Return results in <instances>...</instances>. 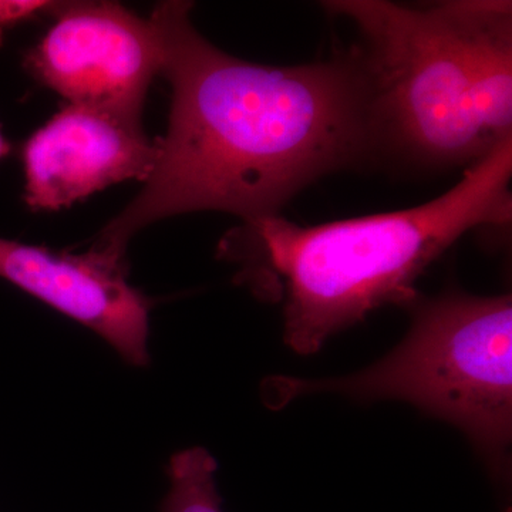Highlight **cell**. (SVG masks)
Here are the masks:
<instances>
[{"instance_id":"obj_3","label":"cell","mask_w":512,"mask_h":512,"mask_svg":"<svg viewBox=\"0 0 512 512\" xmlns=\"http://www.w3.org/2000/svg\"><path fill=\"white\" fill-rule=\"evenodd\" d=\"M512 140L470 165L453 188L419 207L301 227L248 224L266 265L284 282L285 342L309 355L387 305H412L416 282L478 227L510 224Z\"/></svg>"},{"instance_id":"obj_9","label":"cell","mask_w":512,"mask_h":512,"mask_svg":"<svg viewBox=\"0 0 512 512\" xmlns=\"http://www.w3.org/2000/svg\"><path fill=\"white\" fill-rule=\"evenodd\" d=\"M55 6L56 3L43 0H0V45L10 29L42 13L52 12Z\"/></svg>"},{"instance_id":"obj_8","label":"cell","mask_w":512,"mask_h":512,"mask_svg":"<svg viewBox=\"0 0 512 512\" xmlns=\"http://www.w3.org/2000/svg\"><path fill=\"white\" fill-rule=\"evenodd\" d=\"M217 461L201 447L188 448L171 458V488L161 512H222L215 485Z\"/></svg>"},{"instance_id":"obj_10","label":"cell","mask_w":512,"mask_h":512,"mask_svg":"<svg viewBox=\"0 0 512 512\" xmlns=\"http://www.w3.org/2000/svg\"><path fill=\"white\" fill-rule=\"evenodd\" d=\"M9 148L8 141H6L2 133H0V158L5 157L6 154L9 153Z\"/></svg>"},{"instance_id":"obj_6","label":"cell","mask_w":512,"mask_h":512,"mask_svg":"<svg viewBox=\"0 0 512 512\" xmlns=\"http://www.w3.org/2000/svg\"><path fill=\"white\" fill-rule=\"evenodd\" d=\"M157 153L141 117L69 103L23 148L26 204L57 211L121 181L144 183Z\"/></svg>"},{"instance_id":"obj_7","label":"cell","mask_w":512,"mask_h":512,"mask_svg":"<svg viewBox=\"0 0 512 512\" xmlns=\"http://www.w3.org/2000/svg\"><path fill=\"white\" fill-rule=\"evenodd\" d=\"M0 278L92 329L131 365H147L150 303L128 284L124 258L0 238Z\"/></svg>"},{"instance_id":"obj_5","label":"cell","mask_w":512,"mask_h":512,"mask_svg":"<svg viewBox=\"0 0 512 512\" xmlns=\"http://www.w3.org/2000/svg\"><path fill=\"white\" fill-rule=\"evenodd\" d=\"M55 23L25 67L69 100L141 117L163 50L153 20L111 2L56 3Z\"/></svg>"},{"instance_id":"obj_2","label":"cell","mask_w":512,"mask_h":512,"mask_svg":"<svg viewBox=\"0 0 512 512\" xmlns=\"http://www.w3.org/2000/svg\"><path fill=\"white\" fill-rule=\"evenodd\" d=\"M323 8L359 32L379 163L468 168L512 140L511 2L332 0Z\"/></svg>"},{"instance_id":"obj_4","label":"cell","mask_w":512,"mask_h":512,"mask_svg":"<svg viewBox=\"0 0 512 512\" xmlns=\"http://www.w3.org/2000/svg\"><path fill=\"white\" fill-rule=\"evenodd\" d=\"M413 325L393 352L355 375L281 380L289 400L336 392L396 399L454 424L493 461H505L512 433L511 295L444 293L412 303Z\"/></svg>"},{"instance_id":"obj_1","label":"cell","mask_w":512,"mask_h":512,"mask_svg":"<svg viewBox=\"0 0 512 512\" xmlns=\"http://www.w3.org/2000/svg\"><path fill=\"white\" fill-rule=\"evenodd\" d=\"M191 8L163 2L151 15L173 89L170 121L143 190L94 242L107 254L124 258L138 231L185 212L247 224L275 217L319 178L379 163L355 47L296 66L247 62L204 39Z\"/></svg>"}]
</instances>
